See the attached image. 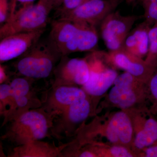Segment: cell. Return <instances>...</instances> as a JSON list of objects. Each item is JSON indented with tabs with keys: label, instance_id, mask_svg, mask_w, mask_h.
<instances>
[{
	"label": "cell",
	"instance_id": "4316f807",
	"mask_svg": "<svg viewBox=\"0 0 157 157\" xmlns=\"http://www.w3.org/2000/svg\"><path fill=\"white\" fill-rule=\"evenodd\" d=\"M43 1L49 4L52 7L53 10L55 9L56 10L62 5L64 0H43Z\"/></svg>",
	"mask_w": 157,
	"mask_h": 157
},
{
	"label": "cell",
	"instance_id": "4fadbf2b",
	"mask_svg": "<svg viewBox=\"0 0 157 157\" xmlns=\"http://www.w3.org/2000/svg\"><path fill=\"white\" fill-rule=\"evenodd\" d=\"M45 29L18 33L1 39V63L21 56L40 40Z\"/></svg>",
	"mask_w": 157,
	"mask_h": 157
},
{
	"label": "cell",
	"instance_id": "603a6c76",
	"mask_svg": "<svg viewBox=\"0 0 157 157\" xmlns=\"http://www.w3.org/2000/svg\"><path fill=\"white\" fill-rule=\"evenodd\" d=\"M149 45L145 61L150 64L157 67V26L153 25L149 32Z\"/></svg>",
	"mask_w": 157,
	"mask_h": 157
},
{
	"label": "cell",
	"instance_id": "9c48e42d",
	"mask_svg": "<svg viewBox=\"0 0 157 157\" xmlns=\"http://www.w3.org/2000/svg\"><path fill=\"white\" fill-rule=\"evenodd\" d=\"M126 112L132 120L135 133L132 149L140 157L144 149L157 141V120L148 107Z\"/></svg>",
	"mask_w": 157,
	"mask_h": 157
},
{
	"label": "cell",
	"instance_id": "2e32d148",
	"mask_svg": "<svg viewBox=\"0 0 157 157\" xmlns=\"http://www.w3.org/2000/svg\"><path fill=\"white\" fill-rule=\"evenodd\" d=\"M70 143L59 146L40 140H35L24 145L16 146L11 152L12 157H55L61 155Z\"/></svg>",
	"mask_w": 157,
	"mask_h": 157
},
{
	"label": "cell",
	"instance_id": "ffe728a7",
	"mask_svg": "<svg viewBox=\"0 0 157 157\" xmlns=\"http://www.w3.org/2000/svg\"><path fill=\"white\" fill-rule=\"evenodd\" d=\"M17 109V104L10 84L2 83L0 85V112L4 116L3 125L14 117Z\"/></svg>",
	"mask_w": 157,
	"mask_h": 157
},
{
	"label": "cell",
	"instance_id": "7402d4cb",
	"mask_svg": "<svg viewBox=\"0 0 157 157\" xmlns=\"http://www.w3.org/2000/svg\"><path fill=\"white\" fill-rule=\"evenodd\" d=\"M147 103L150 111L157 115V67L146 83L145 86Z\"/></svg>",
	"mask_w": 157,
	"mask_h": 157
},
{
	"label": "cell",
	"instance_id": "83f0119b",
	"mask_svg": "<svg viewBox=\"0 0 157 157\" xmlns=\"http://www.w3.org/2000/svg\"><path fill=\"white\" fill-rule=\"evenodd\" d=\"M7 79L8 76L6 74V68L1 64L0 66V83L1 84L6 83Z\"/></svg>",
	"mask_w": 157,
	"mask_h": 157
},
{
	"label": "cell",
	"instance_id": "d4e9b609",
	"mask_svg": "<svg viewBox=\"0 0 157 157\" xmlns=\"http://www.w3.org/2000/svg\"><path fill=\"white\" fill-rule=\"evenodd\" d=\"M89 0H64L59 7L56 10V18H59L63 15L76 9Z\"/></svg>",
	"mask_w": 157,
	"mask_h": 157
},
{
	"label": "cell",
	"instance_id": "484cf974",
	"mask_svg": "<svg viewBox=\"0 0 157 157\" xmlns=\"http://www.w3.org/2000/svg\"><path fill=\"white\" fill-rule=\"evenodd\" d=\"M12 0H0V24H5L11 17Z\"/></svg>",
	"mask_w": 157,
	"mask_h": 157
},
{
	"label": "cell",
	"instance_id": "cb8c5ba5",
	"mask_svg": "<svg viewBox=\"0 0 157 157\" xmlns=\"http://www.w3.org/2000/svg\"><path fill=\"white\" fill-rule=\"evenodd\" d=\"M144 10V20L151 26L157 23V0H140Z\"/></svg>",
	"mask_w": 157,
	"mask_h": 157
},
{
	"label": "cell",
	"instance_id": "8fae6325",
	"mask_svg": "<svg viewBox=\"0 0 157 157\" xmlns=\"http://www.w3.org/2000/svg\"><path fill=\"white\" fill-rule=\"evenodd\" d=\"M90 71L88 56L83 58L62 57L54 70L53 86L60 85L82 86L88 80Z\"/></svg>",
	"mask_w": 157,
	"mask_h": 157
},
{
	"label": "cell",
	"instance_id": "52a82bcc",
	"mask_svg": "<svg viewBox=\"0 0 157 157\" xmlns=\"http://www.w3.org/2000/svg\"><path fill=\"white\" fill-rule=\"evenodd\" d=\"M94 114L89 97L74 103L60 112L54 120L51 134L60 137L76 134L90 115Z\"/></svg>",
	"mask_w": 157,
	"mask_h": 157
},
{
	"label": "cell",
	"instance_id": "6da1fadb",
	"mask_svg": "<svg viewBox=\"0 0 157 157\" xmlns=\"http://www.w3.org/2000/svg\"><path fill=\"white\" fill-rule=\"evenodd\" d=\"M73 146L80 148L103 139L105 144H119L132 149L135 133L132 120L126 111L107 112L97 117L89 124H82L78 130Z\"/></svg>",
	"mask_w": 157,
	"mask_h": 157
},
{
	"label": "cell",
	"instance_id": "ac0fdd59",
	"mask_svg": "<svg viewBox=\"0 0 157 157\" xmlns=\"http://www.w3.org/2000/svg\"><path fill=\"white\" fill-rule=\"evenodd\" d=\"M86 145L84 147L94 153L97 157H138L132 149L119 144L95 143Z\"/></svg>",
	"mask_w": 157,
	"mask_h": 157
},
{
	"label": "cell",
	"instance_id": "9a60e30c",
	"mask_svg": "<svg viewBox=\"0 0 157 157\" xmlns=\"http://www.w3.org/2000/svg\"><path fill=\"white\" fill-rule=\"evenodd\" d=\"M33 79L23 76L16 77L10 82L16 104L17 112L15 116L32 109L39 108L41 104L36 98L32 83Z\"/></svg>",
	"mask_w": 157,
	"mask_h": 157
},
{
	"label": "cell",
	"instance_id": "3957f363",
	"mask_svg": "<svg viewBox=\"0 0 157 157\" xmlns=\"http://www.w3.org/2000/svg\"><path fill=\"white\" fill-rule=\"evenodd\" d=\"M113 85L104 101L106 107L126 111L147 107L145 82L124 72L118 75Z\"/></svg>",
	"mask_w": 157,
	"mask_h": 157
},
{
	"label": "cell",
	"instance_id": "8992f818",
	"mask_svg": "<svg viewBox=\"0 0 157 157\" xmlns=\"http://www.w3.org/2000/svg\"><path fill=\"white\" fill-rule=\"evenodd\" d=\"M90 71L87 82L82 86L90 98L93 110L96 114L95 101L105 95L108 90L113 84L118 74L115 68L107 63L105 52L95 50L87 55Z\"/></svg>",
	"mask_w": 157,
	"mask_h": 157
},
{
	"label": "cell",
	"instance_id": "f1b7e54d",
	"mask_svg": "<svg viewBox=\"0 0 157 157\" xmlns=\"http://www.w3.org/2000/svg\"><path fill=\"white\" fill-rule=\"evenodd\" d=\"M36 0H12V7L14 9H16V3L20 2L23 5L25 4H31L33 3Z\"/></svg>",
	"mask_w": 157,
	"mask_h": 157
},
{
	"label": "cell",
	"instance_id": "44dd1931",
	"mask_svg": "<svg viewBox=\"0 0 157 157\" xmlns=\"http://www.w3.org/2000/svg\"><path fill=\"white\" fill-rule=\"evenodd\" d=\"M151 26L144 20L131 31L137 45V56L141 58L144 59L148 52L149 45V32Z\"/></svg>",
	"mask_w": 157,
	"mask_h": 157
},
{
	"label": "cell",
	"instance_id": "e0dca14e",
	"mask_svg": "<svg viewBox=\"0 0 157 157\" xmlns=\"http://www.w3.org/2000/svg\"><path fill=\"white\" fill-rule=\"evenodd\" d=\"M78 33V26L76 23L56 19L52 23L51 30L47 41L60 55L62 49L77 37Z\"/></svg>",
	"mask_w": 157,
	"mask_h": 157
},
{
	"label": "cell",
	"instance_id": "5b68a950",
	"mask_svg": "<svg viewBox=\"0 0 157 157\" xmlns=\"http://www.w3.org/2000/svg\"><path fill=\"white\" fill-rule=\"evenodd\" d=\"M52 9L48 3L39 0L36 4L23 5L10 19L1 26L0 39L18 33L45 29Z\"/></svg>",
	"mask_w": 157,
	"mask_h": 157
},
{
	"label": "cell",
	"instance_id": "277c9868",
	"mask_svg": "<svg viewBox=\"0 0 157 157\" xmlns=\"http://www.w3.org/2000/svg\"><path fill=\"white\" fill-rule=\"evenodd\" d=\"M62 56L48 43L40 40L22 55L15 63L20 75L33 79L47 78L53 73Z\"/></svg>",
	"mask_w": 157,
	"mask_h": 157
},
{
	"label": "cell",
	"instance_id": "d6986e66",
	"mask_svg": "<svg viewBox=\"0 0 157 157\" xmlns=\"http://www.w3.org/2000/svg\"><path fill=\"white\" fill-rule=\"evenodd\" d=\"M75 23L77 24L78 28V52H91L97 50L98 43L97 28L85 23Z\"/></svg>",
	"mask_w": 157,
	"mask_h": 157
},
{
	"label": "cell",
	"instance_id": "ba28073f",
	"mask_svg": "<svg viewBox=\"0 0 157 157\" xmlns=\"http://www.w3.org/2000/svg\"><path fill=\"white\" fill-rule=\"evenodd\" d=\"M142 18L144 15H124L116 11L109 14L100 25L101 36L108 50L122 48L132 27Z\"/></svg>",
	"mask_w": 157,
	"mask_h": 157
},
{
	"label": "cell",
	"instance_id": "7a4b0ae2",
	"mask_svg": "<svg viewBox=\"0 0 157 157\" xmlns=\"http://www.w3.org/2000/svg\"><path fill=\"white\" fill-rule=\"evenodd\" d=\"M56 115L55 113L47 112L43 107L21 113L9 121L2 139L16 146L42 140L51 133Z\"/></svg>",
	"mask_w": 157,
	"mask_h": 157
},
{
	"label": "cell",
	"instance_id": "30bf717a",
	"mask_svg": "<svg viewBox=\"0 0 157 157\" xmlns=\"http://www.w3.org/2000/svg\"><path fill=\"white\" fill-rule=\"evenodd\" d=\"M124 0H89L57 19L83 22L97 28Z\"/></svg>",
	"mask_w": 157,
	"mask_h": 157
},
{
	"label": "cell",
	"instance_id": "5bb4252c",
	"mask_svg": "<svg viewBox=\"0 0 157 157\" xmlns=\"http://www.w3.org/2000/svg\"><path fill=\"white\" fill-rule=\"evenodd\" d=\"M88 97L84 90L75 86H52L42 107L47 112L55 113L57 115L67 107Z\"/></svg>",
	"mask_w": 157,
	"mask_h": 157
},
{
	"label": "cell",
	"instance_id": "7c38bea8",
	"mask_svg": "<svg viewBox=\"0 0 157 157\" xmlns=\"http://www.w3.org/2000/svg\"><path fill=\"white\" fill-rule=\"evenodd\" d=\"M107 63L115 69H121L146 83L157 67L122 48L105 52Z\"/></svg>",
	"mask_w": 157,
	"mask_h": 157
}]
</instances>
